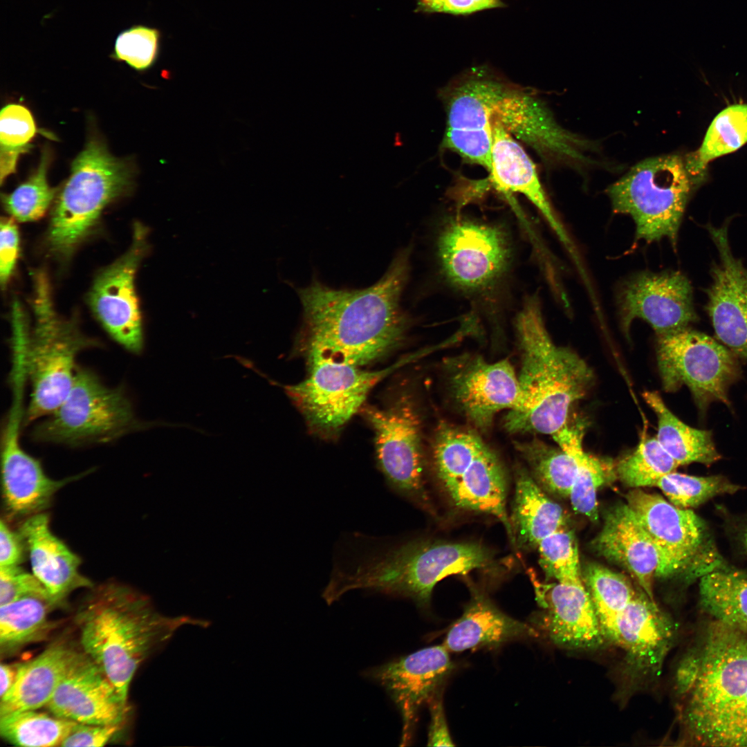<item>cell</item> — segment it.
Listing matches in <instances>:
<instances>
[{
    "label": "cell",
    "instance_id": "f546056e",
    "mask_svg": "<svg viewBox=\"0 0 747 747\" xmlns=\"http://www.w3.org/2000/svg\"><path fill=\"white\" fill-rule=\"evenodd\" d=\"M446 491L456 506L495 516L504 524L511 542L515 544L506 508V472L496 454L486 444Z\"/></svg>",
    "mask_w": 747,
    "mask_h": 747
},
{
    "label": "cell",
    "instance_id": "cb8c5ba5",
    "mask_svg": "<svg viewBox=\"0 0 747 747\" xmlns=\"http://www.w3.org/2000/svg\"><path fill=\"white\" fill-rule=\"evenodd\" d=\"M17 417V410L11 413L2 437V491L10 515L28 517L42 513L55 493L73 478L54 480L46 474L39 461L21 446Z\"/></svg>",
    "mask_w": 747,
    "mask_h": 747
},
{
    "label": "cell",
    "instance_id": "3957f363",
    "mask_svg": "<svg viewBox=\"0 0 747 747\" xmlns=\"http://www.w3.org/2000/svg\"><path fill=\"white\" fill-rule=\"evenodd\" d=\"M75 621L82 652L127 701L138 667L178 629L209 625L186 616H165L153 608L149 598L116 582L91 587L77 610Z\"/></svg>",
    "mask_w": 747,
    "mask_h": 747
},
{
    "label": "cell",
    "instance_id": "816d5d0a",
    "mask_svg": "<svg viewBox=\"0 0 747 747\" xmlns=\"http://www.w3.org/2000/svg\"><path fill=\"white\" fill-rule=\"evenodd\" d=\"M701 665L700 641L683 655L676 667L674 676L676 694L684 699L693 687Z\"/></svg>",
    "mask_w": 747,
    "mask_h": 747
},
{
    "label": "cell",
    "instance_id": "30bf717a",
    "mask_svg": "<svg viewBox=\"0 0 747 747\" xmlns=\"http://www.w3.org/2000/svg\"><path fill=\"white\" fill-rule=\"evenodd\" d=\"M492 564V553L481 544L419 539L387 546L379 557L378 574L388 594L409 598L425 608L444 578Z\"/></svg>",
    "mask_w": 747,
    "mask_h": 747
},
{
    "label": "cell",
    "instance_id": "1f68e13d",
    "mask_svg": "<svg viewBox=\"0 0 747 747\" xmlns=\"http://www.w3.org/2000/svg\"><path fill=\"white\" fill-rule=\"evenodd\" d=\"M643 397L657 418V440L679 465L699 463L708 466L721 459L711 432L684 423L658 393L646 391Z\"/></svg>",
    "mask_w": 747,
    "mask_h": 747
},
{
    "label": "cell",
    "instance_id": "d590c367",
    "mask_svg": "<svg viewBox=\"0 0 747 747\" xmlns=\"http://www.w3.org/2000/svg\"><path fill=\"white\" fill-rule=\"evenodd\" d=\"M747 142V104L727 107L710 124L703 141L688 155L685 165L694 184L712 160L732 153Z\"/></svg>",
    "mask_w": 747,
    "mask_h": 747
},
{
    "label": "cell",
    "instance_id": "603a6c76",
    "mask_svg": "<svg viewBox=\"0 0 747 747\" xmlns=\"http://www.w3.org/2000/svg\"><path fill=\"white\" fill-rule=\"evenodd\" d=\"M532 580L543 609L535 621L554 645L567 649L593 650L607 642L584 582L547 584Z\"/></svg>",
    "mask_w": 747,
    "mask_h": 747
},
{
    "label": "cell",
    "instance_id": "7bdbcfd3",
    "mask_svg": "<svg viewBox=\"0 0 747 747\" xmlns=\"http://www.w3.org/2000/svg\"><path fill=\"white\" fill-rule=\"evenodd\" d=\"M49 155L44 151L36 172L12 193L4 195L6 210L20 221H35L41 218L53 201L55 190L46 180Z\"/></svg>",
    "mask_w": 747,
    "mask_h": 747
},
{
    "label": "cell",
    "instance_id": "f5cc1de1",
    "mask_svg": "<svg viewBox=\"0 0 747 747\" xmlns=\"http://www.w3.org/2000/svg\"><path fill=\"white\" fill-rule=\"evenodd\" d=\"M429 706L431 721L428 732L427 746H454L445 720L441 692L430 701Z\"/></svg>",
    "mask_w": 747,
    "mask_h": 747
},
{
    "label": "cell",
    "instance_id": "ab89813d",
    "mask_svg": "<svg viewBox=\"0 0 747 747\" xmlns=\"http://www.w3.org/2000/svg\"><path fill=\"white\" fill-rule=\"evenodd\" d=\"M486 445L471 430L446 423L438 427L433 443L436 473L445 490L463 474Z\"/></svg>",
    "mask_w": 747,
    "mask_h": 747
},
{
    "label": "cell",
    "instance_id": "74e56055",
    "mask_svg": "<svg viewBox=\"0 0 747 747\" xmlns=\"http://www.w3.org/2000/svg\"><path fill=\"white\" fill-rule=\"evenodd\" d=\"M514 443L540 487L555 495L569 497L576 464L569 453L537 439Z\"/></svg>",
    "mask_w": 747,
    "mask_h": 747
},
{
    "label": "cell",
    "instance_id": "d6a6232c",
    "mask_svg": "<svg viewBox=\"0 0 747 747\" xmlns=\"http://www.w3.org/2000/svg\"><path fill=\"white\" fill-rule=\"evenodd\" d=\"M699 604L712 620L747 635V573L711 570L701 575Z\"/></svg>",
    "mask_w": 747,
    "mask_h": 747
},
{
    "label": "cell",
    "instance_id": "9f6ffc18",
    "mask_svg": "<svg viewBox=\"0 0 747 747\" xmlns=\"http://www.w3.org/2000/svg\"><path fill=\"white\" fill-rule=\"evenodd\" d=\"M743 542H744V546H745V548H746V549L747 551V528H746V530L744 531V533Z\"/></svg>",
    "mask_w": 747,
    "mask_h": 747
},
{
    "label": "cell",
    "instance_id": "ac0fdd59",
    "mask_svg": "<svg viewBox=\"0 0 747 747\" xmlns=\"http://www.w3.org/2000/svg\"><path fill=\"white\" fill-rule=\"evenodd\" d=\"M617 299L626 333L636 318L649 323L658 337L688 328L697 320L690 282L678 271L640 273L622 285Z\"/></svg>",
    "mask_w": 747,
    "mask_h": 747
},
{
    "label": "cell",
    "instance_id": "ba28073f",
    "mask_svg": "<svg viewBox=\"0 0 747 747\" xmlns=\"http://www.w3.org/2000/svg\"><path fill=\"white\" fill-rule=\"evenodd\" d=\"M694 185L681 157L662 155L638 163L607 193L614 212L631 216L638 239L675 245Z\"/></svg>",
    "mask_w": 747,
    "mask_h": 747
},
{
    "label": "cell",
    "instance_id": "9a60e30c",
    "mask_svg": "<svg viewBox=\"0 0 747 747\" xmlns=\"http://www.w3.org/2000/svg\"><path fill=\"white\" fill-rule=\"evenodd\" d=\"M147 229L134 225L129 250L100 272L89 294L90 306L110 336L127 351L139 354L143 349L141 315L134 279L147 250Z\"/></svg>",
    "mask_w": 747,
    "mask_h": 747
},
{
    "label": "cell",
    "instance_id": "e0dca14e",
    "mask_svg": "<svg viewBox=\"0 0 747 747\" xmlns=\"http://www.w3.org/2000/svg\"><path fill=\"white\" fill-rule=\"evenodd\" d=\"M445 365L454 400L479 430L487 431L499 412L517 404L518 376L508 360L488 362L481 356L463 354Z\"/></svg>",
    "mask_w": 747,
    "mask_h": 747
},
{
    "label": "cell",
    "instance_id": "f907efd6",
    "mask_svg": "<svg viewBox=\"0 0 747 747\" xmlns=\"http://www.w3.org/2000/svg\"><path fill=\"white\" fill-rule=\"evenodd\" d=\"M19 232L12 219L1 221L0 231V280L3 287L12 273L19 251Z\"/></svg>",
    "mask_w": 747,
    "mask_h": 747
},
{
    "label": "cell",
    "instance_id": "6da1fadb",
    "mask_svg": "<svg viewBox=\"0 0 747 747\" xmlns=\"http://www.w3.org/2000/svg\"><path fill=\"white\" fill-rule=\"evenodd\" d=\"M410 248L402 250L374 285L337 290L314 281L298 294L304 312L299 342L308 364L362 366L403 341L409 321L400 300L409 273Z\"/></svg>",
    "mask_w": 747,
    "mask_h": 747
},
{
    "label": "cell",
    "instance_id": "7a4b0ae2",
    "mask_svg": "<svg viewBox=\"0 0 747 747\" xmlns=\"http://www.w3.org/2000/svg\"><path fill=\"white\" fill-rule=\"evenodd\" d=\"M445 134L464 151H490V126L497 124L531 147L547 163L587 164L591 144L560 126L543 101L486 65L472 67L442 92ZM591 149V148H590Z\"/></svg>",
    "mask_w": 747,
    "mask_h": 747
},
{
    "label": "cell",
    "instance_id": "e575fe53",
    "mask_svg": "<svg viewBox=\"0 0 747 747\" xmlns=\"http://www.w3.org/2000/svg\"><path fill=\"white\" fill-rule=\"evenodd\" d=\"M55 607L48 598L40 596L22 597L0 606L1 655L45 639L52 627L48 614Z\"/></svg>",
    "mask_w": 747,
    "mask_h": 747
},
{
    "label": "cell",
    "instance_id": "83f0119b",
    "mask_svg": "<svg viewBox=\"0 0 747 747\" xmlns=\"http://www.w3.org/2000/svg\"><path fill=\"white\" fill-rule=\"evenodd\" d=\"M80 652L68 640L60 639L19 664L14 684L0 698V715L46 706Z\"/></svg>",
    "mask_w": 747,
    "mask_h": 747
},
{
    "label": "cell",
    "instance_id": "bcb514c9",
    "mask_svg": "<svg viewBox=\"0 0 747 747\" xmlns=\"http://www.w3.org/2000/svg\"><path fill=\"white\" fill-rule=\"evenodd\" d=\"M36 132L33 118L25 107L10 104L0 114L1 149L22 153Z\"/></svg>",
    "mask_w": 747,
    "mask_h": 747
},
{
    "label": "cell",
    "instance_id": "5bb4252c",
    "mask_svg": "<svg viewBox=\"0 0 747 747\" xmlns=\"http://www.w3.org/2000/svg\"><path fill=\"white\" fill-rule=\"evenodd\" d=\"M437 256L447 281L466 293H479L499 282L511 259L509 239L495 225L456 216L437 240Z\"/></svg>",
    "mask_w": 747,
    "mask_h": 747
},
{
    "label": "cell",
    "instance_id": "484cf974",
    "mask_svg": "<svg viewBox=\"0 0 747 747\" xmlns=\"http://www.w3.org/2000/svg\"><path fill=\"white\" fill-rule=\"evenodd\" d=\"M19 532L28 551L33 573L55 607L64 604L74 590L93 587L80 572V557L51 531L46 513L28 517Z\"/></svg>",
    "mask_w": 747,
    "mask_h": 747
},
{
    "label": "cell",
    "instance_id": "7c38bea8",
    "mask_svg": "<svg viewBox=\"0 0 747 747\" xmlns=\"http://www.w3.org/2000/svg\"><path fill=\"white\" fill-rule=\"evenodd\" d=\"M411 360L403 358L376 371L346 363L316 362L308 364L306 378L284 389L313 432L332 436L362 408L378 382Z\"/></svg>",
    "mask_w": 747,
    "mask_h": 747
},
{
    "label": "cell",
    "instance_id": "2e32d148",
    "mask_svg": "<svg viewBox=\"0 0 747 747\" xmlns=\"http://www.w3.org/2000/svg\"><path fill=\"white\" fill-rule=\"evenodd\" d=\"M626 499L658 550L657 577L669 578L699 567L708 533L701 517L638 488L630 491Z\"/></svg>",
    "mask_w": 747,
    "mask_h": 747
},
{
    "label": "cell",
    "instance_id": "7dc6e473",
    "mask_svg": "<svg viewBox=\"0 0 747 747\" xmlns=\"http://www.w3.org/2000/svg\"><path fill=\"white\" fill-rule=\"evenodd\" d=\"M28 596H44L51 600L33 573L26 572L19 565L0 567V606Z\"/></svg>",
    "mask_w": 747,
    "mask_h": 747
},
{
    "label": "cell",
    "instance_id": "b9f144b4",
    "mask_svg": "<svg viewBox=\"0 0 747 747\" xmlns=\"http://www.w3.org/2000/svg\"><path fill=\"white\" fill-rule=\"evenodd\" d=\"M655 487L676 507L690 509L723 494L735 493L741 486L721 475L697 477L675 471L663 476Z\"/></svg>",
    "mask_w": 747,
    "mask_h": 747
},
{
    "label": "cell",
    "instance_id": "60d3db41",
    "mask_svg": "<svg viewBox=\"0 0 747 747\" xmlns=\"http://www.w3.org/2000/svg\"><path fill=\"white\" fill-rule=\"evenodd\" d=\"M678 466L654 437L643 440L631 454L618 464L616 472L626 486L638 488L655 486L663 476L674 471Z\"/></svg>",
    "mask_w": 747,
    "mask_h": 747
},
{
    "label": "cell",
    "instance_id": "836d02e7",
    "mask_svg": "<svg viewBox=\"0 0 747 747\" xmlns=\"http://www.w3.org/2000/svg\"><path fill=\"white\" fill-rule=\"evenodd\" d=\"M582 431L564 425L552 434L558 446L569 453L576 464V474L569 495L573 508L591 521L598 517L597 492L613 475L611 463L584 452Z\"/></svg>",
    "mask_w": 747,
    "mask_h": 747
},
{
    "label": "cell",
    "instance_id": "7402d4cb",
    "mask_svg": "<svg viewBox=\"0 0 747 747\" xmlns=\"http://www.w3.org/2000/svg\"><path fill=\"white\" fill-rule=\"evenodd\" d=\"M675 634L673 620L642 590L616 616L608 641L624 651L631 674L651 677L659 674Z\"/></svg>",
    "mask_w": 747,
    "mask_h": 747
},
{
    "label": "cell",
    "instance_id": "8d00e7d4",
    "mask_svg": "<svg viewBox=\"0 0 747 747\" xmlns=\"http://www.w3.org/2000/svg\"><path fill=\"white\" fill-rule=\"evenodd\" d=\"M36 710L0 715V735L10 744L26 747L61 746L78 723Z\"/></svg>",
    "mask_w": 747,
    "mask_h": 747
},
{
    "label": "cell",
    "instance_id": "44dd1931",
    "mask_svg": "<svg viewBox=\"0 0 747 747\" xmlns=\"http://www.w3.org/2000/svg\"><path fill=\"white\" fill-rule=\"evenodd\" d=\"M53 715L81 723L121 725L127 701L83 652L70 665L45 706Z\"/></svg>",
    "mask_w": 747,
    "mask_h": 747
},
{
    "label": "cell",
    "instance_id": "d6986e66",
    "mask_svg": "<svg viewBox=\"0 0 747 747\" xmlns=\"http://www.w3.org/2000/svg\"><path fill=\"white\" fill-rule=\"evenodd\" d=\"M450 653L443 644L431 646L365 672L385 689L400 712L401 746L412 739L420 708L441 692L452 671Z\"/></svg>",
    "mask_w": 747,
    "mask_h": 747
},
{
    "label": "cell",
    "instance_id": "8fae6325",
    "mask_svg": "<svg viewBox=\"0 0 747 747\" xmlns=\"http://www.w3.org/2000/svg\"><path fill=\"white\" fill-rule=\"evenodd\" d=\"M657 360L663 389H690L704 413L713 402L730 405L728 389L741 376L738 358L723 344L689 327L658 336Z\"/></svg>",
    "mask_w": 747,
    "mask_h": 747
},
{
    "label": "cell",
    "instance_id": "f1b7e54d",
    "mask_svg": "<svg viewBox=\"0 0 747 747\" xmlns=\"http://www.w3.org/2000/svg\"><path fill=\"white\" fill-rule=\"evenodd\" d=\"M531 625L508 616L483 595L475 593L461 617L449 629L443 645L450 652L497 647L535 637Z\"/></svg>",
    "mask_w": 747,
    "mask_h": 747
},
{
    "label": "cell",
    "instance_id": "4dcf8cb0",
    "mask_svg": "<svg viewBox=\"0 0 747 747\" xmlns=\"http://www.w3.org/2000/svg\"><path fill=\"white\" fill-rule=\"evenodd\" d=\"M515 544L527 549L537 547L549 535L566 528L563 508L549 499L531 474L519 467L515 474V494L510 517Z\"/></svg>",
    "mask_w": 747,
    "mask_h": 747
},
{
    "label": "cell",
    "instance_id": "5b68a950",
    "mask_svg": "<svg viewBox=\"0 0 747 747\" xmlns=\"http://www.w3.org/2000/svg\"><path fill=\"white\" fill-rule=\"evenodd\" d=\"M699 641V674L680 713L682 741L747 747V635L711 619Z\"/></svg>",
    "mask_w": 747,
    "mask_h": 747
},
{
    "label": "cell",
    "instance_id": "9c48e42d",
    "mask_svg": "<svg viewBox=\"0 0 747 747\" xmlns=\"http://www.w3.org/2000/svg\"><path fill=\"white\" fill-rule=\"evenodd\" d=\"M128 164L111 156L99 140H91L73 160L71 175L54 208L48 242L67 257L89 233L104 208L129 185Z\"/></svg>",
    "mask_w": 747,
    "mask_h": 747
},
{
    "label": "cell",
    "instance_id": "4316f807",
    "mask_svg": "<svg viewBox=\"0 0 747 747\" xmlns=\"http://www.w3.org/2000/svg\"><path fill=\"white\" fill-rule=\"evenodd\" d=\"M492 135L491 182L500 191L519 193L543 215L560 240L570 252L571 243L553 210L541 184L535 165L514 138L497 124L490 126Z\"/></svg>",
    "mask_w": 747,
    "mask_h": 747
},
{
    "label": "cell",
    "instance_id": "277c9868",
    "mask_svg": "<svg viewBox=\"0 0 747 747\" xmlns=\"http://www.w3.org/2000/svg\"><path fill=\"white\" fill-rule=\"evenodd\" d=\"M515 328L521 354L520 391L504 427L513 434L552 435L566 425L572 404L591 387L593 371L575 352L553 342L536 297L526 300Z\"/></svg>",
    "mask_w": 747,
    "mask_h": 747
},
{
    "label": "cell",
    "instance_id": "52a82bcc",
    "mask_svg": "<svg viewBox=\"0 0 747 747\" xmlns=\"http://www.w3.org/2000/svg\"><path fill=\"white\" fill-rule=\"evenodd\" d=\"M139 421L122 387H110L90 369L77 366L62 404L31 432L39 443L69 446L106 443L150 427Z\"/></svg>",
    "mask_w": 747,
    "mask_h": 747
},
{
    "label": "cell",
    "instance_id": "681fc988",
    "mask_svg": "<svg viewBox=\"0 0 747 747\" xmlns=\"http://www.w3.org/2000/svg\"><path fill=\"white\" fill-rule=\"evenodd\" d=\"M120 725L77 723L62 741V747L104 746L120 729Z\"/></svg>",
    "mask_w": 747,
    "mask_h": 747
},
{
    "label": "cell",
    "instance_id": "d4e9b609",
    "mask_svg": "<svg viewBox=\"0 0 747 747\" xmlns=\"http://www.w3.org/2000/svg\"><path fill=\"white\" fill-rule=\"evenodd\" d=\"M593 544L600 555L625 569L654 600L653 580L660 568L659 554L627 503L609 510Z\"/></svg>",
    "mask_w": 747,
    "mask_h": 747
},
{
    "label": "cell",
    "instance_id": "ee69618b",
    "mask_svg": "<svg viewBox=\"0 0 747 747\" xmlns=\"http://www.w3.org/2000/svg\"><path fill=\"white\" fill-rule=\"evenodd\" d=\"M540 564L548 577L563 583L583 582L575 537L566 528L544 538L537 546Z\"/></svg>",
    "mask_w": 747,
    "mask_h": 747
},
{
    "label": "cell",
    "instance_id": "f35d334b",
    "mask_svg": "<svg viewBox=\"0 0 747 747\" xmlns=\"http://www.w3.org/2000/svg\"><path fill=\"white\" fill-rule=\"evenodd\" d=\"M602 633L608 641L615 619L637 590L622 575L598 564H587L582 573Z\"/></svg>",
    "mask_w": 747,
    "mask_h": 747
},
{
    "label": "cell",
    "instance_id": "11a10c76",
    "mask_svg": "<svg viewBox=\"0 0 747 747\" xmlns=\"http://www.w3.org/2000/svg\"><path fill=\"white\" fill-rule=\"evenodd\" d=\"M19 664L1 663L0 665V698L3 697L15 683Z\"/></svg>",
    "mask_w": 747,
    "mask_h": 747
},
{
    "label": "cell",
    "instance_id": "f6af8a7d",
    "mask_svg": "<svg viewBox=\"0 0 747 747\" xmlns=\"http://www.w3.org/2000/svg\"><path fill=\"white\" fill-rule=\"evenodd\" d=\"M161 33L156 28L134 25L120 32L115 40L112 57L138 71H145L157 60Z\"/></svg>",
    "mask_w": 747,
    "mask_h": 747
},
{
    "label": "cell",
    "instance_id": "8992f818",
    "mask_svg": "<svg viewBox=\"0 0 747 747\" xmlns=\"http://www.w3.org/2000/svg\"><path fill=\"white\" fill-rule=\"evenodd\" d=\"M35 325L27 331L24 311L18 302L12 304L14 331L20 339L25 354V367L31 385L30 400L24 424L53 413L69 393L75 378V360L84 349L98 346L72 320L55 313L48 282L43 274L36 277Z\"/></svg>",
    "mask_w": 747,
    "mask_h": 747
},
{
    "label": "cell",
    "instance_id": "ffe728a7",
    "mask_svg": "<svg viewBox=\"0 0 747 747\" xmlns=\"http://www.w3.org/2000/svg\"><path fill=\"white\" fill-rule=\"evenodd\" d=\"M719 261L711 270L707 310L718 339L747 362V269L732 252L727 225L708 227Z\"/></svg>",
    "mask_w": 747,
    "mask_h": 747
},
{
    "label": "cell",
    "instance_id": "4fadbf2b",
    "mask_svg": "<svg viewBox=\"0 0 747 747\" xmlns=\"http://www.w3.org/2000/svg\"><path fill=\"white\" fill-rule=\"evenodd\" d=\"M375 439L378 465L397 494L427 507L419 415L410 398L400 395L383 407H362Z\"/></svg>",
    "mask_w": 747,
    "mask_h": 747
},
{
    "label": "cell",
    "instance_id": "db71d44e",
    "mask_svg": "<svg viewBox=\"0 0 747 747\" xmlns=\"http://www.w3.org/2000/svg\"><path fill=\"white\" fill-rule=\"evenodd\" d=\"M24 541L3 521L0 524V567L18 566L24 556Z\"/></svg>",
    "mask_w": 747,
    "mask_h": 747
},
{
    "label": "cell",
    "instance_id": "c3c4849f",
    "mask_svg": "<svg viewBox=\"0 0 747 747\" xmlns=\"http://www.w3.org/2000/svg\"><path fill=\"white\" fill-rule=\"evenodd\" d=\"M415 12L431 15L449 14L469 16L489 9L502 8L506 4L502 0H415Z\"/></svg>",
    "mask_w": 747,
    "mask_h": 747
}]
</instances>
